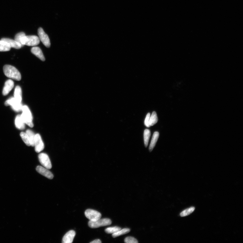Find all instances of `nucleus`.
Returning <instances> with one entry per match:
<instances>
[{
    "label": "nucleus",
    "instance_id": "1",
    "mask_svg": "<svg viewBox=\"0 0 243 243\" xmlns=\"http://www.w3.org/2000/svg\"><path fill=\"white\" fill-rule=\"evenodd\" d=\"M4 72L7 77L17 81L21 80V75L16 68L10 65H5L3 68Z\"/></svg>",
    "mask_w": 243,
    "mask_h": 243
},
{
    "label": "nucleus",
    "instance_id": "2",
    "mask_svg": "<svg viewBox=\"0 0 243 243\" xmlns=\"http://www.w3.org/2000/svg\"><path fill=\"white\" fill-rule=\"evenodd\" d=\"M22 111V113L21 116L25 123L30 128H33V124L32 115L29 107L27 106H23Z\"/></svg>",
    "mask_w": 243,
    "mask_h": 243
},
{
    "label": "nucleus",
    "instance_id": "3",
    "mask_svg": "<svg viewBox=\"0 0 243 243\" xmlns=\"http://www.w3.org/2000/svg\"><path fill=\"white\" fill-rule=\"evenodd\" d=\"M21 41L23 46L24 45L28 46H35L39 43L40 39L38 36H25L21 38Z\"/></svg>",
    "mask_w": 243,
    "mask_h": 243
},
{
    "label": "nucleus",
    "instance_id": "4",
    "mask_svg": "<svg viewBox=\"0 0 243 243\" xmlns=\"http://www.w3.org/2000/svg\"><path fill=\"white\" fill-rule=\"evenodd\" d=\"M112 222L111 220L109 219L105 218L99 219L96 221L93 222L90 221L88 222L89 227L92 228H96L111 225Z\"/></svg>",
    "mask_w": 243,
    "mask_h": 243
},
{
    "label": "nucleus",
    "instance_id": "5",
    "mask_svg": "<svg viewBox=\"0 0 243 243\" xmlns=\"http://www.w3.org/2000/svg\"><path fill=\"white\" fill-rule=\"evenodd\" d=\"M5 105L6 106H11L13 110L17 112L22 111L23 106L21 103L16 100L14 97L10 98L5 101Z\"/></svg>",
    "mask_w": 243,
    "mask_h": 243
},
{
    "label": "nucleus",
    "instance_id": "6",
    "mask_svg": "<svg viewBox=\"0 0 243 243\" xmlns=\"http://www.w3.org/2000/svg\"><path fill=\"white\" fill-rule=\"evenodd\" d=\"M85 215L90 221L94 222L100 219L101 214L99 212L91 209H88L85 212Z\"/></svg>",
    "mask_w": 243,
    "mask_h": 243
},
{
    "label": "nucleus",
    "instance_id": "7",
    "mask_svg": "<svg viewBox=\"0 0 243 243\" xmlns=\"http://www.w3.org/2000/svg\"><path fill=\"white\" fill-rule=\"evenodd\" d=\"M39 159L41 164L43 167L48 169L52 168V165L49 158L46 153H41L39 155Z\"/></svg>",
    "mask_w": 243,
    "mask_h": 243
},
{
    "label": "nucleus",
    "instance_id": "8",
    "mask_svg": "<svg viewBox=\"0 0 243 243\" xmlns=\"http://www.w3.org/2000/svg\"><path fill=\"white\" fill-rule=\"evenodd\" d=\"M38 34L39 39L44 46L47 48L50 47V42L49 38L42 28H39L38 30Z\"/></svg>",
    "mask_w": 243,
    "mask_h": 243
},
{
    "label": "nucleus",
    "instance_id": "9",
    "mask_svg": "<svg viewBox=\"0 0 243 243\" xmlns=\"http://www.w3.org/2000/svg\"><path fill=\"white\" fill-rule=\"evenodd\" d=\"M34 146L35 151L37 153L41 152L44 149V144L41 135L39 134H35Z\"/></svg>",
    "mask_w": 243,
    "mask_h": 243
},
{
    "label": "nucleus",
    "instance_id": "10",
    "mask_svg": "<svg viewBox=\"0 0 243 243\" xmlns=\"http://www.w3.org/2000/svg\"><path fill=\"white\" fill-rule=\"evenodd\" d=\"M36 169L39 173L47 177L48 179H52L53 178V175L52 172L49 170V169L43 166H38L36 167Z\"/></svg>",
    "mask_w": 243,
    "mask_h": 243
},
{
    "label": "nucleus",
    "instance_id": "11",
    "mask_svg": "<svg viewBox=\"0 0 243 243\" xmlns=\"http://www.w3.org/2000/svg\"><path fill=\"white\" fill-rule=\"evenodd\" d=\"M76 235L75 231L71 230L67 232L63 237L62 243H72Z\"/></svg>",
    "mask_w": 243,
    "mask_h": 243
},
{
    "label": "nucleus",
    "instance_id": "12",
    "mask_svg": "<svg viewBox=\"0 0 243 243\" xmlns=\"http://www.w3.org/2000/svg\"><path fill=\"white\" fill-rule=\"evenodd\" d=\"M14 87V83L13 80H7L5 82L4 87L3 89V95L4 96L7 95L13 89Z\"/></svg>",
    "mask_w": 243,
    "mask_h": 243
},
{
    "label": "nucleus",
    "instance_id": "13",
    "mask_svg": "<svg viewBox=\"0 0 243 243\" xmlns=\"http://www.w3.org/2000/svg\"><path fill=\"white\" fill-rule=\"evenodd\" d=\"M31 52L42 61H44L46 60L43 53L39 47H33L31 49Z\"/></svg>",
    "mask_w": 243,
    "mask_h": 243
},
{
    "label": "nucleus",
    "instance_id": "14",
    "mask_svg": "<svg viewBox=\"0 0 243 243\" xmlns=\"http://www.w3.org/2000/svg\"><path fill=\"white\" fill-rule=\"evenodd\" d=\"M15 125L16 128L19 130H24L25 128V123L21 115L17 116L15 120Z\"/></svg>",
    "mask_w": 243,
    "mask_h": 243
},
{
    "label": "nucleus",
    "instance_id": "15",
    "mask_svg": "<svg viewBox=\"0 0 243 243\" xmlns=\"http://www.w3.org/2000/svg\"><path fill=\"white\" fill-rule=\"evenodd\" d=\"M1 40L8 42L11 48H14L15 49H19L22 47L21 44H20L15 40L5 38H2Z\"/></svg>",
    "mask_w": 243,
    "mask_h": 243
},
{
    "label": "nucleus",
    "instance_id": "16",
    "mask_svg": "<svg viewBox=\"0 0 243 243\" xmlns=\"http://www.w3.org/2000/svg\"><path fill=\"white\" fill-rule=\"evenodd\" d=\"M159 137V132L156 131L154 132L153 135L151 144L149 148V150L150 152L152 151L155 145H156Z\"/></svg>",
    "mask_w": 243,
    "mask_h": 243
},
{
    "label": "nucleus",
    "instance_id": "17",
    "mask_svg": "<svg viewBox=\"0 0 243 243\" xmlns=\"http://www.w3.org/2000/svg\"><path fill=\"white\" fill-rule=\"evenodd\" d=\"M22 90L20 87L17 86L16 87L14 93V97L19 102L21 103L22 99Z\"/></svg>",
    "mask_w": 243,
    "mask_h": 243
},
{
    "label": "nucleus",
    "instance_id": "18",
    "mask_svg": "<svg viewBox=\"0 0 243 243\" xmlns=\"http://www.w3.org/2000/svg\"><path fill=\"white\" fill-rule=\"evenodd\" d=\"M11 47L6 41H0V52H7L10 50Z\"/></svg>",
    "mask_w": 243,
    "mask_h": 243
},
{
    "label": "nucleus",
    "instance_id": "19",
    "mask_svg": "<svg viewBox=\"0 0 243 243\" xmlns=\"http://www.w3.org/2000/svg\"><path fill=\"white\" fill-rule=\"evenodd\" d=\"M25 132L29 137L31 146H34L35 134L33 131L30 129L27 130Z\"/></svg>",
    "mask_w": 243,
    "mask_h": 243
},
{
    "label": "nucleus",
    "instance_id": "20",
    "mask_svg": "<svg viewBox=\"0 0 243 243\" xmlns=\"http://www.w3.org/2000/svg\"><path fill=\"white\" fill-rule=\"evenodd\" d=\"M151 136V132L149 129H146L144 132V140L145 145L147 147L148 145L149 141Z\"/></svg>",
    "mask_w": 243,
    "mask_h": 243
},
{
    "label": "nucleus",
    "instance_id": "21",
    "mask_svg": "<svg viewBox=\"0 0 243 243\" xmlns=\"http://www.w3.org/2000/svg\"><path fill=\"white\" fill-rule=\"evenodd\" d=\"M131 231L129 228H124L121 229L115 233L112 234V236L114 238L119 236L121 235L127 234Z\"/></svg>",
    "mask_w": 243,
    "mask_h": 243
},
{
    "label": "nucleus",
    "instance_id": "22",
    "mask_svg": "<svg viewBox=\"0 0 243 243\" xmlns=\"http://www.w3.org/2000/svg\"><path fill=\"white\" fill-rule=\"evenodd\" d=\"M158 119L156 112H153L150 118L149 124L150 126H153L156 124L158 122Z\"/></svg>",
    "mask_w": 243,
    "mask_h": 243
},
{
    "label": "nucleus",
    "instance_id": "23",
    "mask_svg": "<svg viewBox=\"0 0 243 243\" xmlns=\"http://www.w3.org/2000/svg\"><path fill=\"white\" fill-rule=\"evenodd\" d=\"M20 136L25 144L28 146H31L29 138L26 132H21Z\"/></svg>",
    "mask_w": 243,
    "mask_h": 243
},
{
    "label": "nucleus",
    "instance_id": "24",
    "mask_svg": "<svg viewBox=\"0 0 243 243\" xmlns=\"http://www.w3.org/2000/svg\"><path fill=\"white\" fill-rule=\"evenodd\" d=\"M194 210L195 208L194 207H191L186 209V210L183 211L182 212L180 213V216L181 217L187 216L193 213Z\"/></svg>",
    "mask_w": 243,
    "mask_h": 243
},
{
    "label": "nucleus",
    "instance_id": "25",
    "mask_svg": "<svg viewBox=\"0 0 243 243\" xmlns=\"http://www.w3.org/2000/svg\"><path fill=\"white\" fill-rule=\"evenodd\" d=\"M121 228L118 227H114L107 228L105 229L106 232L108 234H114L121 229Z\"/></svg>",
    "mask_w": 243,
    "mask_h": 243
},
{
    "label": "nucleus",
    "instance_id": "26",
    "mask_svg": "<svg viewBox=\"0 0 243 243\" xmlns=\"http://www.w3.org/2000/svg\"><path fill=\"white\" fill-rule=\"evenodd\" d=\"M25 36L26 35H25V33H24L21 32L17 34L15 36V40L18 42L20 44H21L22 47H23V46H22L21 43V39L22 37H23V36Z\"/></svg>",
    "mask_w": 243,
    "mask_h": 243
},
{
    "label": "nucleus",
    "instance_id": "27",
    "mask_svg": "<svg viewBox=\"0 0 243 243\" xmlns=\"http://www.w3.org/2000/svg\"><path fill=\"white\" fill-rule=\"evenodd\" d=\"M124 241L126 243H137L138 241L134 237L129 236L125 238Z\"/></svg>",
    "mask_w": 243,
    "mask_h": 243
},
{
    "label": "nucleus",
    "instance_id": "28",
    "mask_svg": "<svg viewBox=\"0 0 243 243\" xmlns=\"http://www.w3.org/2000/svg\"><path fill=\"white\" fill-rule=\"evenodd\" d=\"M150 113H148L146 115L145 120V125L147 127V128H149V127L150 126L149 124L150 118Z\"/></svg>",
    "mask_w": 243,
    "mask_h": 243
},
{
    "label": "nucleus",
    "instance_id": "29",
    "mask_svg": "<svg viewBox=\"0 0 243 243\" xmlns=\"http://www.w3.org/2000/svg\"><path fill=\"white\" fill-rule=\"evenodd\" d=\"M91 243H101V240L99 239H96L94 240V241H93L91 242Z\"/></svg>",
    "mask_w": 243,
    "mask_h": 243
}]
</instances>
